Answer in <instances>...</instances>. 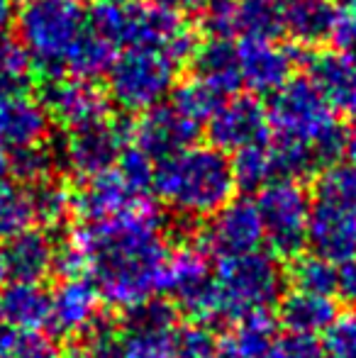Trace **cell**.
<instances>
[{"instance_id":"32","label":"cell","mask_w":356,"mask_h":358,"mask_svg":"<svg viewBox=\"0 0 356 358\" xmlns=\"http://www.w3.org/2000/svg\"><path fill=\"white\" fill-rule=\"evenodd\" d=\"M29 222H32V208L27 190L0 176V239L27 229Z\"/></svg>"},{"instance_id":"14","label":"cell","mask_w":356,"mask_h":358,"mask_svg":"<svg viewBox=\"0 0 356 358\" xmlns=\"http://www.w3.org/2000/svg\"><path fill=\"white\" fill-rule=\"evenodd\" d=\"M144 205H149L147 195L129 185L115 166L105 173L86 178V185L73 193V213L81 217L83 224L124 217Z\"/></svg>"},{"instance_id":"48","label":"cell","mask_w":356,"mask_h":358,"mask_svg":"<svg viewBox=\"0 0 356 358\" xmlns=\"http://www.w3.org/2000/svg\"><path fill=\"white\" fill-rule=\"evenodd\" d=\"M344 151L349 154V161L356 166V124L347 132V144H344Z\"/></svg>"},{"instance_id":"13","label":"cell","mask_w":356,"mask_h":358,"mask_svg":"<svg viewBox=\"0 0 356 358\" xmlns=\"http://www.w3.org/2000/svg\"><path fill=\"white\" fill-rule=\"evenodd\" d=\"M198 132L200 122L190 120L171 103H159L142 113L139 122L132 127V139L134 146L152 161H162L193 146Z\"/></svg>"},{"instance_id":"6","label":"cell","mask_w":356,"mask_h":358,"mask_svg":"<svg viewBox=\"0 0 356 358\" xmlns=\"http://www.w3.org/2000/svg\"><path fill=\"white\" fill-rule=\"evenodd\" d=\"M15 20L20 47L44 73L64 71L73 42L88 27V13L78 0H27Z\"/></svg>"},{"instance_id":"30","label":"cell","mask_w":356,"mask_h":358,"mask_svg":"<svg viewBox=\"0 0 356 358\" xmlns=\"http://www.w3.org/2000/svg\"><path fill=\"white\" fill-rule=\"evenodd\" d=\"M232 173L237 185L247 190H257L269 185L271 180H278V171H276V159L271 142H259L247 149L237 151L232 161Z\"/></svg>"},{"instance_id":"7","label":"cell","mask_w":356,"mask_h":358,"mask_svg":"<svg viewBox=\"0 0 356 358\" xmlns=\"http://www.w3.org/2000/svg\"><path fill=\"white\" fill-rule=\"evenodd\" d=\"M180 64L154 47H127L108 69V90L118 108L144 113L176 88Z\"/></svg>"},{"instance_id":"49","label":"cell","mask_w":356,"mask_h":358,"mask_svg":"<svg viewBox=\"0 0 356 358\" xmlns=\"http://www.w3.org/2000/svg\"><path fill=\"white\" fill-rule=\"evenodd\" d=\"M337 8L339 15H352V17H356V0H339Z\"/></svg>"},{"instance_id":"27","label":"cell","mask_w":356,"mask_h":358,"mask_svg":"<svg viewBox=\"0 0 356 358\" xmlns=\"http://www.w3.org/2000/svg\"><path fill=\"white\" fill-rule=\"evenodd\" d=\"M280 32L278 0H234V37L276 39Z\"/></svg>"},{"instance_id":"47","label":"cell","mask_w":356,"mask_h":358,"mask_svg":"<svg viewBox=\"0 0 356 358\" xmlns=\"http://www.w3.org/2000/svg\"><path fill=\"white\" fill-rule=\"evenodd\" d=\"M15 20V3L13 0H0V34H5V29L13 24Z\"/></svg>"},{"instance_id":"10","label":"cell","mask_w":356,"mask_h":358,"mask_svg":"<svg viewBox=\"0 0 356 358\" xmlns=\"http://www.w3.org/2000/svg\"><path fill=\"white\" fill-rule=\"evenodd\" d=\"M129 139H132V127L127 122L103 117L98 122L69 132L62 151L64 164L81 178H93L118 164Z\"/></svg>"},{"instance_id":"16","label":"cell","mask_w":356,"mask_h":358,"mask_svg":"<svg viewBox=\"0 0 356 358\" xmlns=\"http://www.w3.org/2000/svg\"><path fill=\"white\" fill-rule=\"evenodd\" d=\"M57 241L42 229H22L0 244V283H42L54 271Z\"/></svg>"},{"instance_id":"42","label":"cell","mask_w":356,"mask_h":358,"mask_svg":"<svg viewBox=\"0 0 356 358\" xmlns=\"http://www.w3.org/2000/svg\"><path fill=\"white\" fill-rule=\"evenodd\" d=\"M329 39L334 44V52L342 54L352 64H356V17H352V15H339Z\"/></svg>"},{"instance_id":"45","label":"cell","mask_w":356,"mask_h":358,"mask_svg":"<svg viewBox=\"0 0 356 358\" xmlns=\"http://www.w3.org/2000/svg\"><path fill=\"white\" fill-rule=\"evenodd\" d=\"M27 76L29 73H24V71H15V69L0 66V98L24 90V85H27Z\"/></svg>"},{"instance_id":"9","label":"cell","mask_w":356,"mask_h":358,"mask_svg":"<svg viewBox=\"0 0 356 358\" xmlns=\"http://www.w3.org/2000/svg\"><path fill=\"white\" fill-rule=\"evenodd\" d=\"M159 290L169 292L173 302L195 322H218L213 271L200 246L180 244L169 249L164 261Z\"/></svg>"},{"instance_id":"12","label":"cell","mask_w":356,"mask_h":358,"mask_svg":"<svg viewBox=\"0 0 356 358\" xmlns=\"http://www.w3.org/2000/svg\"><path fill=\"white\" fill-rule=\"evenodd\" d=\"M271 132L269 113L252 95H234L215 108L208 117L210 146L220 151H242L252 144L266 142Z\"/></svg>"},{"instance_id":"4","label":"cell","mask_w":356,"mask_h":358,"mask_svg":"<svg viewBox=\"0 0 356 358\" xmlns=\"http://www.w3.org/2000/svg\"><path fill=\"white\" fill-rule=\"evenodd\" d=\"M88 27L115 47H154L183 64L195 52V34L183 17L142 0H95Z\"/></svg>"},{"instance_id":"43","label":"cell","mask_w":356,"mask_h":358,"mask_svg":"<svg viewBox=\"0 0 356 358\" xmlns=\"http://www.w3.org/2000/svg\"><path fill=\"white\" fill-rule=\"evenodd\" d=\"M337 292L344 302L356 307V256L344 261L342 268H337Z\"/></svg>"},{"instance_id":"41","label":"cell","mask_w":356,"mask_h":358,"mask_svg":"<svg viewBox=\"0 0 356 358\" xmlns=\"http://www.w3.org/2000/svg\"><path fill=\"white\" fill-rule=\"evenodd\" d=\"M203 27L215 39L234 37V0H208L203 10Z\"/></svg>"},{"instance_id":"19","label":"cell","mask_w":356,"mask_h":358,"mask_svg":"<svg viewBox=\"0 0 356 358\" xmlns=\"http://www.w3.org/2000/svg\"><path fill=\"white\" fill-rule=\"evenodd\" d=\"M100 320V292L90 280L64 278L49 292V327L64 336L86 334Z\"/></svg>"},{"instance_id":"35","label":"cell","mask_w":356,"mask_h":358,"mask_svg":"<svg viewBox=\"0 0 356 358\" xmlns=\"http://www.w3.org/2000/svg\"><path fill=\"white\" fill-rule=\"evenodd\" d=\"M0 358H57V346L42 331H22L0 322Z\"/></svg>"},{"instance_id":"50","label":"cell","mask_w":356,"mask_h":358,"mask_svg":"<svg viewBox=\"0 0 356 358\" xmlns=\"http://www.w3.org/2000/svg\"><path fill=\"white\" fill-rule=\"evenodd\" d=\"M57 358H90V354L86 349H69L66 354L57 356Z\"/></svg>"},{"instance_id":"2","label":"cell","mask_w":356,"mask_h":358,"mask_svg":"<svg viewBox=\"0 0 356 358\" xmlns=\"http://www.w3.org/2000/svg\"><path fill=\"white\" fill-rule=\"evenodd\" d=\"M152 188L180 217H210L232 200L237 180L225 151L193 144L157 161Z\"/></svg>"},{"instance_id":"38","label":"cell","mask_w":356,"mask_h":358,"mask_svg":"<svg viewBox=\"0 0 356 358\" xmlns=\"http://www.w3.org/2000/svg\"><path fill=\"white\" fill-rule=\"evenodd\" d=\"M115 169L122 173V178L129 185L139 190V193L147 195L152 190V180H154V161L149 159L144 151H139L137 146H127L122 151V156L118 159Z\"/></svg>"},{"instance_id":"26","label":"cell","mask_w":356,"mask_h":358,"mask_svg":"<svg viewBox=\"0 0 356 358\" xmlns=\"http://www.w3.org/2000/svg\"><path fill=\"white\" fill-rule=\"evenodd\" d=\"M115 44H110L105 37L93 32L90 27L83 29L81 37L73 42L71 52H69L66 62H64V71H69L76 78L93 80L98 76L108 73L110 64L115 62Z\"/></svg>"},{"instance_id":"11","label":"cell","mask_w":356,"mask_h":358,"mask_svg":"<svg viewBox=\"0 0 356 358\" xmlns=\"http://www.w3.org/2000/svg\"><path fill=\"white\" fill-rule=\"evenodd\" d=\"M264 241L262 220L257 203L252 200H229L225 208L210 215L208 227L200 236V249L215 259L242 256L257 251Z\"/></svg>"},{"instance_id":"17","label":"cell","mask_w":356,"mask_h":358,"mask_svg":"<svg viewBox=\"0 0 356 358\" xmlns=\"http://www.w3.org/2000/svg\"><path fill=\"white\" fill-rule=\"evenodd\" d=\"M239 80L259 95H273L290 80L295 54L276 39H244L237 47Z\"/></svg>"},{"instance_id":"31","label":"cell","mask_w":356,"mask_h":358,"mask_svg":"<svg viewBox=\"0 0 356 358\" xmlns=\"http://www.w3.org/2000/svg\"><path fill=\"white\" fill-rule=\"evenodd\" d=\"M295 290L334 295L337 292V266L318 254H298L288 271Z\"/></svg>"},{"instance_id":"20","label":"cell","mask_w":356,"mask_h":358,"mask_svg":"<svg viewBox=\"0 0 356 358\" xmlns=\"http://www.w3.org/2000/svg\"><path fill=\"white\" fill-rule=\"evenodd\" d=\"M308 244L313 254L334 266L356 256V215L332 203L318 200L308 222Z\"/></svg>"},{"instance_id":"24","label":"cell","mask_w":356,"mask_h":358,"mask_svg":"<svg viewBox=\"0 0 356 358\" xmlns=\"http://www.w3.org/2000/svg\"><path fill=\"white\" fill-rule=\"evenodd\" d=\"M310 80L334 110L356 113V64L337 52L310 59Z\"/></svg>"},{"instance_id":"51","label":"cell","mask_w":356,"mask_h":358,"mask_svg":"<svg viewBox=\"0 0 356 358\" xmlns=\"http://www.w3.org/2000/svg\"><path fill=\"white\" fill-rule=\"evenodd\" d=\"M5 171H8V151L0 146V176H3Z\"/></svg>"},{"instance_id":"5","label":"cell","mask_w":356,"mask_h":358,"mask_svg":"<svg viewBox=\"0 0 356 358\" xmlns=\"http://www.w3.org/2000/svg\"><path fill=\"white\" fill-rule=\"evenodd\" d=\"M218 322H237L254 312H269L285 290L278 259L262 249L218 261L213 275Z\"/></svg>"},{"instance_id":"18","label":"cell","mask_w":356,"mask_h":358,"mask_svg":"<svg viewBox=\"0 0 356 358\" xmlns=\"http://www.w3.org/2000/svg\"><path fill=\"white\" fill-rule=\"evenodd\" d=\"M52 117L42 100L24 90L0 98V146L5 151H20L47 142Z\"/></svg>"},{"instance_id":"28","label":"cell","mask_w":356,"mask_h":358,"mask_svg":"<svg viewBox=\"0 0 356 358\" xmlns=\"http://www.w3.org/2000/svg\"><path fill=\"white\" fill-rule=\"evenodd\" d=\"M32 220L42 227H62L73 213V190L59 180L44 178L27 190Z\"/></svg>"},{"instance_id":"22","label":"cell","mask_w":356,"mask_h":358,"mask_svg":"<svg viewBox=\"0 0 356 358\" xmlns=\"http://www.w3.org/2000/svg\"><path fill=\"white\" fill-rule=\"evenodd\" d=\"M278 317L280 324L290 334H325L334 320L339 317L337 300L332 295H320V292L293 290L278 300Z\"/></svg>"},{"instance_id":"23","label":"cell","mask_w":356,"mask_h":358,"mask_svg":"<svg viewBox=\"0 0 356 358\" xmlns=\"http://www.w3.org/2000/svg\"><path fill=\"white\" fill-rule=\"evenodd\" d=\"M0 322L13 329L42 331L49 327V292L39 283H5L0 290Z\"/></svg>"},{"instance_id":"25","label":"cell","mask_w":356,"mask_h":358,"mask_svg":"<svg viewBox=\"0 0 356 358\" xmlns=\"http://www.w3.org/2000/svg\"><path fill=\"white\" fill-rule=\"evenodd\" d=\"M193 66L195 78L208 83L215 93L232 95L242 88L239 80V62H237V47H232L229 39H210V42L195 47L193 52Z\"/></svg>"},{"instance_id":"44","label":"cell","mask_w":356,"mask_h":358,"mask_svg":"<svg viewBox=\"0 0 356 358\" xmlns=\"http://www.w3.org/2000/svg\"><path fill=\"white\" fill-rule=\"evenodd\" d=\"M149 3L157 5L164 13L176 15V17H190V15L203 13L208 0H149Z\"/></svg>"},{"instance_id":"36","label":"cell","mask_w":356,"mask_h":358,"mask_svg":"<svg viewBox=\"0 0 356 358\" xmlns=\"http://www.w3.org/2000/svg\"><path fill=\"white\" fill-rule=\"evenodd\" d=\"M54 154L44 144L29 146V149L10 151L8 156V169L13 171V176L20 183H39V180L49 178L54 169Z\"/></svg>"},{"instance_id":"3","label":"cell","mask_w":356,"mask_h":358,"mask_svg":"<svg viewBox=\"0 0 356 358\" xmlns=\"http://www.w3.org/2000/svg\"><path fill=\"white\" fill-rule=\"evenodd\" d=\"M266 113L276 139L310 149L318 169L337 164L344 154L347 132L337 122V110L325 100L310 78H290L280 85Z\"/></svg>"},{"instance_id":"33","label":"cell","mask_w":356,"mask_h":358,"mask_svg":"<svg viewBox=\"0 0 356 358\" xmlns=\"http://www.w3.org/2000/svg\"><path fill=\"white\" fill-rule=\"evenodd\" d=\"M318 200L332 203L356 215V166L332 164L318 178Z\"/></svg>"},{"instance_id":"29","label":"cell","mask_w":356,"mask_h":358,"mask_svg":"<svg viewBox=\"0 0 356 358\" xmlns=\"http://www.w3.org/2000/svg\"><path fill=\"white\" fill-rule=\"evenodd\" d=\"M173 334H176V327L173 329L122 327L118 358H178Z\"/></svg>"},{"instance_id":"40","label":"cell","mask_w":356,"mask_h":358,"mask_svg":"<svg viewBox=\"0 0 356 358\" xmlns=\"http://www.w3.org/2000/svg\"><path fill=\"white\" fill-rule=\"evenodd\" d=\"M264 358H329L325 346L315 341V336L305 334H288L273 339L269 354Z\"/></svg>"},{"instance_id":"34","label":"cell","mask_w":356,"mask_h":358,"mask_svg":"<svg viewBox=\"0 0 356 358\" xmlns=\"http://www.w3.org/2000/svg\"><path fill=\"white\" fill-rule=\"evenodd\" d=\"M169 103H171L173 108H178L183 115H188L190 120L203 122V120H208L210 115L215 113V108L222 103V95L215 93L208 83H203V80L193 76V78L183 80V83L171 90V100H169Z\"/></svg>"},{"instance_id":"39","label":"cell","mask_w":356,"mask_h":358,"mask_svg":"<svg viewBox=\"0 0 356 358\" xmlns=\"http://www.w3.org/2000/svg\"><path fill=\"white\" fill-rule=\"evenodd\" d=\"M325 351L329 358H356V312L339 315L325 331Z\"/></svg>"},{"instance_id":"21","label":"cell","mask_w":356,"mask_h":358,"mask_svg":"<svg viewBox=\"0 0 356 358\" xmlns=\"http://www.w3.org/2000/svg\"><path fill=\"white\" fill-rule=\"evenodd\" d=\"M339 8L334 0H283L280 27L300 47H318L332 37Z\"/></svg>"},{"instance_id":"1","label":"cell","mask_w":356,"mask_h":358,"mask_svg":"<svg viewBox=\"0 0 356 358\" xmlns=\"http://www.w3.org/2000/svg\"><path fill=\"white\" fill-rule=\"evenodd\" d=\"M73 236L86 251L90 283L103 300L127 310L159 292L169 246L162 217L152 205L124 217L83 224Z\"/></svg>"},{"instance_id":"37","label":"cell","mask_w":356,"mask_h":358,"mask_svg":"<svg viewBox=\"0 0 356 358\" xmlns=\"http://www.w3.org/2000/svg\"><path fill=\"white\" fill-rule=\"evenodd\" d=\"M173 344H176L178 358H208L218 346L213 329L205 327V322H193V324L176 327L173 334Z\"/></svg>"},{"instance_id":"46","label":"cell","mask_w":356,"mask_h":358,"mask_svg":"<svg viewBox=\"0 0 356 358\" xmlns=\"http://www.w3.org/2000/svg\"><path fill=\"white\" fill-rule=\"evenodd\" d=\"M208 358H257V356L244 354V351H239L237 346H234L229 339H222L218 346H215V351Z\"/></svg>"},{"instance_id":"15","label":"cell","mask_w":356,"mask_h":358,"mask_svg":"<svg viewBox=\"0 0 356 358\" xmlns=\"http://www.w3.org/2000/svg\"><path fill=\"white\" fill-rule=\"evenodd\" d=\"M52 122H59L69 132L108 117V95L86 78H54L47 83L42 98Z\"/></svg>"},{"instance_id":"8","label":"cell","mask_w":356,"mask_h":358,"mask_svg":"<svg viewBox=\"0 0 356 358\" xmlns=\"http://www.w3.org/2000/svg\"><path fill=\"white\" fill-rule=\"evenodd\" d=\"M257 210L271 249L283 259H295L308 244V222L313 213L308 190L293 178L271 180L259 193Z\"/></svg>"}]
</instances>
